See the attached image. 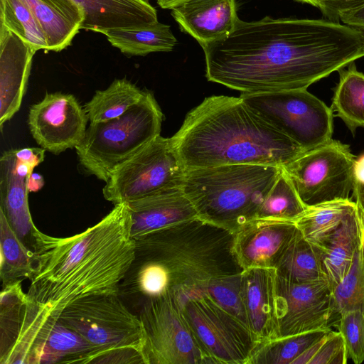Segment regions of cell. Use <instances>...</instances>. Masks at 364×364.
I'll use <instances>...</instances> for the list:
<instances>
[{"label":"cell","instance_id":"obj_1","mask_svg":"<svg viewBox=\"0 0 364 364\" xmlns=\"http://www.w3.org/2000/svg\"><path fill=\"white\" fill-rule=\"evenodd\" d=\"M200 46L208 80L242 93L307 89L364 57L360 31L325 18H239Z\"/></svg>","mask_w":364,"mask_h":364},{"label":"cell","instance_id":"obj_2","mask_svg":"<svg viewBox=\"0 0 364 364\" xmlns=\"http://www.w3.org/2000/svg\"><path fill=\"white\" fill-rule=\"evenodd\" d=\"M127 203L75 235L56 237L36 229L35 267L27 300L58 318L70 303L99 294H118L134 256Z\"/></svg>","mask_w":364,"mask_h":364},{"label":"cell","instance_id":"obj_3","mask_svg":"<svg viewBox=\"0 0 364 364\" xmlns=\"http://www.w3.org/2000/svg\"><path fill=\"white\" fill-rule=\"evenodd\" d=\"M234 234L198 217L135 239L134 256L118 295L134 313L150 300L176 299L183 307L205 294L215 279L244 269L233 251Z\"/></svg>","mask_w":364,"mask_h":364},{"label":"cell","instance_id":"obj_4","mask_svg":"<svg viewBox=\"0 0 364 364\" xmlns=\"http://www.w3.org/2000/svg\"><path fill=\"white\" fill-rule=\"evenodd\" d=\"M171 139L186 169L241 164L283 166L304 151L240 97L205 98Z\"/></svg>","mask_w":364,"mask_h":364},{"label":"cell","instance_id":"obj_5","mask_svg":"<svg viewBox=\"0 0 364 364\" xmlns=\"http://www.w3.org/2000/svg\"><path fill=\"white\" fill-rule=\"evenodd\" d=\"M282 170L255 164L186 169L182 191L199 218L235 234L257 218Z\"/></svg>","mask_w":364,"mask_h":364},{"label":"cell","instance_id":"obj_6","mask_svg":"<svg viewBox=\"0 0 364 364\" xmlns=\"http://www.w3.org/2000/svg\"><path fill=\"white\" fill-rule=\"evenodd\" d=\"M58 319L99 349L93 363L145 364L139 317L118 294L77 299L61 311Z\"/></svg>","mask_w":364,"mask_h":364},{"label":"cell","instance_id":"obj_7","mask_svg":"<svg viewBox=\"0 0 364 364\" xmlns=\"http://www.w3.org/2000/svg\"><path fill=\"white\" fill-rule=\"evenodd\" d=\"M164 114L154 95L144 90L138 102L122 115L90 123L75 148L81 167L107 182L113 171L160 135Z\"/></svg>","mask_w":364,"mask_h":364},{"label":"cell","instance_id":"obj_8","mask_svg":"<svg viewBox=\"0 0 364 364\" xmlns=\"http://www.w3.org/2000/svg\"><path fill=\"white\" fill-rule=\"evenodd\" d=\"M186 168L171 138L157 136L111 173L102 189L114 205L182 191Z\"/></svg>","mask_w":364,"mask_h":364},{"label":"cell","instance_id":"obj_9","mask_svg":"<svg viewBox=\"0 0 364 364\" xmlns=\"http://www.w3.org/2000/svg\"><path fill=\"white\" fill-rule=\"evenodd\" d=\"M99 349L26 300L20 330L1 364L93 363Z\"/></svg>","mask_w":364,"mask_h":364},{"label":"cell","instance_id":"obj_10","mask_svg":"<svg viewBox=\"0 0 364 364\" xmlns=\"http://www.w3.org/2000/svg\"><path fill=\"white\" fill-rule=\"evenodd\" d=\"M138 316L143 330L145 364L216 363L173 298L150 300Z\"/></svg>","mask_w":364,"mask_h":364},{"label":"cell","instance_id":"obj_11","mask_svg":"<svg viewBox=\"0 0 364 364\" xmlns=\"http://www.w3.org/2000/svg\"><path fill=\"white\" fill-rule=\"evenodd\" d=\"M240 97L304 151L332 139L333 112L307 89L242 93Z\"/></svg>","mask_w":364,"mask_h":364},{"label":"cell","instance_id":"obj_12","mask_svg":"<svg viewBox=\"0 0 364 364\" xmlns=\"http://www.w3.org/2000/svg\"><path fill=\"white\" fill-rule=\"evenodd\" d=\"M355 159L348 145L331 139L302 152L282 167L301 200L311 206L349 198Z\"/></svg>","mask_w":364,"mask_h":364},{"label":"cell","instance_id":"obj_13","mask_svg":"<svg viewBox=\"0 0 364 364\" xmlns=\"http://www.w3.org/2000/svg\"><path fill=\"white\" fill-rule=\"evenodd\" d=\"M182 309L218 364H248L262 343L246 323L225 310L206 293L188 299Z\"/></svg>","mask_w":364,"mask_h":364},{"label":"cell","instance_id":"obj_14","mask_svg":"<svg viewBox=\"0 0 364 364\" xmlns=\"http://www.w3.org/2000/svg\"><path fill=\"white\" fill-rule=\"evenodd\" d=\"M333 289L327 279L296 283L277 274L276 314L279 338L331 328Z\"/></svg>","mask_w":364,"mask_h":364},{"label":"cell","instance_id":"obj_15","mask_svg":"<svg viewBox=\"0 0 364 364\" xmlns=\"http://www.w3.org/2000/svg\"><path fill=\"white\" fill-rule=\"evenodd\" d=\"M88 121L76 97L62 92L46 93L41 101L30 107L28 118L36 143L55 155L80 143Z\"/></svg>","mask_w":364,"mask_h":364},{"label":"cell","instance_id":"obj_16","mask_svg":"<svg viewBox=\"0 0 364 364\" xmlns=\"http://www.w3.org/2000/svg\"><path fill=\"white\" fill-rule=\"evenodd\" d=\"M298 232L294 221L256 218L234 234L233 251L244 269L276 268Z\"/></svg>","mask_w":364,"mask_h":364},{"label":"cell","instance_id":"obj_17","mask_svg":"<svg viewBox=\"0 0 364 364\" xmlns=\"http://www.w3.org/2000/svg\"><path fill=\"white\" fill-rule=\"evenodd\" d=\"M37 50L0 24V128L18 111Z\"/></svg>","mask_w":364,"mask_h":364},{"label":"cell","instance_id":"obj_18","mask_svg":"<svg viewBox=\"0 0 364 364\" xmlns=\"http://www.w3.org/2000/svg\"><path fill=\"white\" fill-rule=\"evenodd\" d=\"M33 168L20 161L15 149L4 151L0 159V210L21 241L30 250L37 229L28 205V181Z\"/></svg>","mask_w":364,"mask_h":364},{"label":"cell","instance_id":"obj_19","mask_svg":"<svg viewBox=\"0 0 364 364\" xmlns=\"http://www.w3.org/2000/svg\"><path fill=\"white\" fill-rule=\"evenodd\" d=\"M275 268L252 267L241 274V297L247 323L262 343L277 339Z\"/></svg>","mask_w":364,"mask_h":364},{"label":"cell","instance_id":"obj_20","mask_svg":"<svg viewBox=\"0 0 364 364\" xmlns=\"http://www.w3.org/2000/svg\"><path fill=\"white\" fill-rule=\"evenodd\" d=\"M171 15L200 46L227 36L239 19L236 0H187L172 9Z\"/></svg>","mask_w":364,"mask_h":364},{"label":"cell","instance_id":"obj_21","mask_svg":"<svg viewBox=\"0 0 364 364\" xmlns=\"http://www.w3.org/2000/svg\"><path fill=\"white\" fill-rule=\"evenodd\" d=\"M85 12L81 29L104 33L112 28L144 27L158 22L147 0H73Z\"/></svg>","mask_w":364,"mask_h":364},{"label":"cell","instance_id":"obj_22","mask_svg":"<svg viewBox=\"0 0 364 364\" xmlns=\"http://www.w3.org/2000/svg\"><path fill=\"white\" fill-rule=\"evenodd\" d=\"M135 240L166 226L198 217L183 191L156 194L128 202Z\"/></svg>","mask_w":364,"mask_h":364},{"label":"cell","instance_id":"obj_23","mask_svg":"<svg viewBox=\"0 0 364 364\" xmlns=\"http://www.w3.org/2000/svg\"><path fill=\"white\" fill-rule=\"evenodd\" d=\"M363 226L364 212L357 205L336 230L314 244L321 251L326 277L333 291L350 268Z\"/></svg>","mask_w":364,"mask_h":364},{"label":"cell","instance_id":"obj_24","mask_svg":"<svg viewBox=\"0 0 364 364\" xmlns=\"http://www.w3.org/2000/svg\"><path fill=\"white\" fill-rule=\"evenodd\" d=\"M46 37L48 50L59 52L70 46L81 29L84 9L73 0H24Z\"/></svg>","mask_w":364,"mask_h":364},{"label":"cell","instance_id":"obj_25","mask_svg":"<svg viewBox=\"0 0 364 364\" xmlns=\"http://www.w3.org/2000/svg\"><path fill=\"white\" fill-rule=\"evenodd\" d=\"M103 34L114 47L128 56L170 52L177 42L170 26L159 21L144 27L112 28Z\"/></svg>","mask_w":364,"mask_h":364},{"label":"cell","instance_id":"obj_26","mask_svg":"<svg viewBox=\"0 0 364 364\" xmlns=\"http://www.w3.org/2000/svg\"><path fill=\"white\" fill-rule=\"evenodd\" d=\"M275 269L279 277L292 282L327 279L321 250L306 240L299 230Z\"/></svg>","mask_w":364,"mask_h":364},{"label":"cell","instance_id":"obj_27","mask_svg":"<svg viewBox=\"0 0 364 364\" xmlns=\"http://www.w3.org/2000/svg\"><path fill=\"white\" fill-rule=\"evenodd\" d=\"M344 68L338 70L339 81L331 108L355 134L357 128L364 127V74L354 62Z\"/></svg>","mask_w":364,"mask_h":364},{"label":"cell","instance_id":"obj_28","mask_svg":"<svg viewBox=\"0 0 364 364\" xmlns=\"http://www.w3.org/2000/svg\"><path fill=\"white\" fill-rule=\"evenodd\" d=\"M356 206L350 198L321 203L308 206L294 223L306 240L316 244L336 230Z\"/></svg>","mask_w":364,"mask_h":364},{"label":"cell","instance_id":"obj_29","mask_svg":"<svg viewBox=\"0 0 364 364\" xmlns=\"http://www.w3.org/2000/svg\"><path fill=\"white\" fill-rule=\"evenodd\" d=\"M0 253V277L2 287L25 278H31L36 264L34 252L18 237L1 210Z\"/></svg>","mask_w":364,"mask_h":364},{"label":"cell","instance_id":"obj_30","mask_svg":"<svg viewBox=\"0 0 364 364\" xmlns=\"http://www.w3.org/2000/svg\"><path fill=\"white\" fill-rule=\"evenodd\" d=\"M144 93L126 78L117 79L107 89L97 90L84 109L90 123L106 122L125 113Z\"/></svg>","mask_w":364,"mask_h":364},{"label":"cell","instance_id":"obj_31","mask_svg":"<svg viewBox=\"0 0 364 364\" xmlns=\"http://www.w3.org/2000/svg\"><path fill=\"white\" fill-rule=\"evenodd\" d=\"M330 330L311 331L262 343L248 364H292L308 347Z\"/></svg>","mask_w":364,"mask_h":364},{"label":"cell","instance_id":"obj_32","mask_svg":"<svg viewBox=\"0 0 364 364\" xmlns=\"http://www.w3.org/2000/svg\"><path fill=\"white\" fill-rule=\"evenodd\" d=\"M307 208L282 169L260 207L257 218L294 221Z\"/></svg>","mask_w":364,"mask_h":364},{"label":"cell","instance_id":"obj_33","mask_svg":"<svg viewBox=\"0 0 364 364\" xmlns=\"http://www.w3.org/2000/svg\"><path fill=\"white\" fill-rule=\"evenodd\" d=\"M0 24L17 34L37 50H48L45 35L24 0H0Z\"/></svg>","mask_w":364,"mask_h":364},{"label":"cell","instance_id":"obj_34","mask_svg":"<svg viewBox=\"0 0 364 364\" xmlns=\"http://www.w3.org/2000/svg\"><path fill=\"white\" fill-rule=\"evenodd\" d=\"M360 243L349 271L333 291L331 328L336 326L343 311L359 309L364 313V263L360 258Z\"/></svg>","mask_w":364,"mask_h":364},{"label":"cell","instance_id":"obj_35","mask_svg":"<svg viewBox=\"0 0 364 364\" xmlns=\"http://www.w3.org/2000/svg\"><path fill=\"white\" fill-rule=\"evenodd\" d=\"M22 280L2 287L0 300V357L14 343L18 334L22 312L27 299Z\"/></svg>","mask_w":364,"mask_h":364},{"label":"cell","instance_id":"obj_36","mask_svg":"<svg viewBox=\"0 0 364 364\" xmlns=\"http://www.w3.org/2000/svg\"><path fill=\"white\" fill-rule=\"evenodd\" d=\"M242 272L213 280L208 286L206 294L225 310L247 323L241 297Z\"/></svg>","mask_w":364,"mask_h":364},{"label":"cell","instance_id":"obj_37","mask_svg":"<svg viewBox=\"0 0 364 364\" xmlns=\"http://www.w3.org/2000/svg\"><path fill=\"white\" fill-rule=\"evenodd\" d=\"M346 343L348 354L354 363L364 361V313L359 309L343 311L336 326Z\"/></svg>","mask_w":364,"mask_h":364},{"label":"cell","instance_id":"obj_38","mask_svg":"<svg viewBox=\"0 0 364 364\" xmlns=\"http://www.w3.org/2000/svg\"><path fill=\"white\" fill-rule=\"evenodd\" d=\"M348 358L343 336L331 329L309 364H346Z\"/></svg>","mask_w":364,"mask_h":364},{"label":"cell","instance_id":"obj_39","mask_svg":"<svg viewBox=\"0 0 364 364\" xmlns=\"http://www.w3.org/2000/svg\"><path fill=\"white\" fill-rule=\"evenodd\" d=\"M364 4V0H322L317 9L325 18L340 21L341 14Z\"/></svg>","mask_w":364,"mask_h":364},{"label":"cell","instance_id":"obj_40","mask_svg":"<svg viewBox=\"0 0 364 364\" xmlns=\"http://www.w3.org/2000/svg\"><path fill=\"white\" fill-rule=\"evenodd\" d=\"M45 151L41 147H28L15 149V155L20 161L34 169L44 160Z\"/></svg>","mask_w":364,"mask_h":364},{"label":"cell","instance_id":"obj_41","mask_svg":"<svg viewBox=\"0 0 364 364\" xmlns=\"http://www.w3.org/2000/svg\"><path fill=\"white\" fill-rule=\"evenodd\" d=\"M339 21L352 27L364 28V4L341 14Z\"/></svg>","mask_w":364,"mask_h":364},{"label":"cell","instance_id":"obj_42","mask_svg":"<svg viewBox=\"0 0 364 364\" xmlns=\"http://www.w3.org/2000/svg\"><path fill=\"white\" fill-rule=\"evenodd\" d=\"M331 331V330H330ZM328 331V332H329ZM326 333L318 341L312 343L308 347L294 362L292 364H309L310 361L316 355L323 343L324 342L327 334Z\"/></svg>","mask_w":364,"mask_h":364},{"label":"cell","instance_id":"obj_43","mask_svg":"<svg viewBox=\"0 0 364 364\" xmlns=\"http://www.w3.org/2000/svg\"><path fill=\"white\" fill-rule=\"evenodd\" d=\"M353 185H364V154L355 159L353 168Z\"/></svg>","mask_w":364,"mask_h":364},{"label":"cell","instance_id":"obj_44","mask_svg":"<svg viewBox=\"0 0 364 364\" xmlns=\"http://www.w3.org/2000/svg\"><path fill=\"white\" fill-rule=\"evenodd\" d=\"M44 185L43 176L35 172H32L28 181V190L30 192H37L40 191Z\"/></svg>","mask_w":364,"mask_h":364},{"label":"cell","instance_id":"obj_45","mask_svg":"<svg viewBox=\"0 0 364 364\" xmlns=\"http://www.w3.org/2000/svg\"><path fill=\"white\" fill-rule=\"evenodd\" d=\"M353 196L356 204L364 212V185H353Z\"/></svg>","mask_w":364,"mask_h":364},{"label":"cell","instance_id":"obj_46","mask_svg":"<svg viewBox=\"0 0 364 364\" xmlns=\"http://www.w3.org/2000/svg\"><path fill=\"white\" fill-rule=\"evenodd\" d=\"M187 0H157V4L162 9H172Z\"/></svg>","mask_w":364,"mask_h":364},{"label":"cell","instance_id":"obj_47","mask_svg":"<svg viewBox=\"0 0 364 364\" xmlns=\"http://www.w3.org/2000/svg\"><path fill=\"white\" fill-rule=\"evenodd\" d=\"M301 4H307L317 8L322 0H294Z\"/></svg>","mask_w":364,"mask_h":364},{"label":"cell","instance_id":"obj_48","mask_svg":"<svg viewBox=\"0 0 364 364\" xmlns=\"http://www.w3.org/2000/svg\"><path fill=\"white\" fill-rule=\"evenodd\" d=\"M360 253L361 261L364 263V226L363 228L360 245Z\"/></svg>","mask_w":364,"mask_h":364},{"label":"cell","instance_id":"obj_49","mask_svg":"<svg viewBox=\"0 0 364 364\" xmlns=\"http://www.w3.org/2000/svg\"><path fill=\"white\" fill-rule=\"evenodd\" d=\"M360 31L361 35L364 41V28H358Z\"/></svg>","mask_w":364,"mask_h":364}]
</instances>
